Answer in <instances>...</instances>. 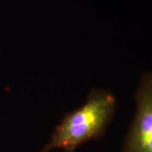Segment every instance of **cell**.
I'll use <instances>...</instances> for the list:
<instances>
[{
    "instance_id": "1",
    "label": "cell",
    "mask_w": 152,
    "mask_h": 152,
    "mask_svg": "<svg viewBox=\"0 0 152 152\" xmlns=\"http://www.w3.org/2000/svg\"><path fill=\"white\" fill-rule=\"evenodd\" d=\"M116 100L105 90H92L83 106L65 115L50 141L39 152L60 149L74 152L85 143L103 135L113 118Z\"/></svg>"
},
{
    "instance_id": "2",
    "label": "cell",
    "mask_w": 152,
    "mask_h": 152,
    "mask_svg": "<svg viewBox=\"0 0 152 152\" xmlns=\"http://www.w3.org/2000/svg\"><path fill=\"white\" fill-rule=\"evenodd\" d=\"M135 100V117L125 138L123 152H152V72L142 76Z\"/></svg>"
}]
</instances>
